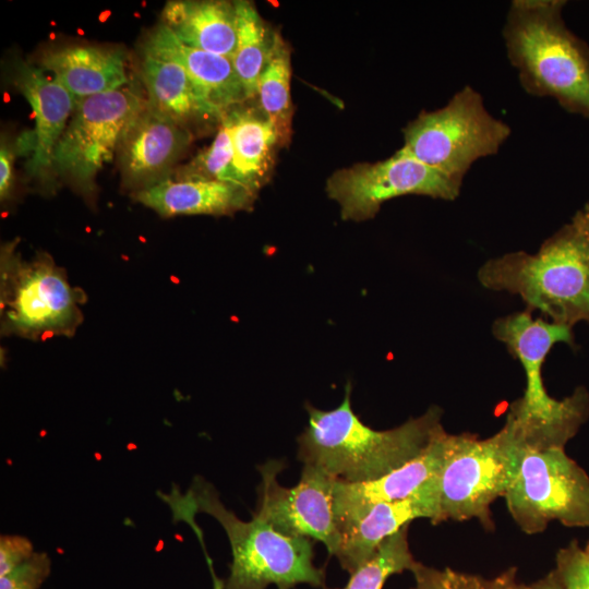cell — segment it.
Wrapping results in <instances>:
<instances>
[{"label":"cell","instance_id":"cell-1","mask_svg":"<svg viewBox=\"0 0 589 589\" xmlns=\"http://www.w3.org/2000/svg\"><path fill=\"white\" fill-rule=\"evenodd\" d=\"M350 394L348 382L335 409L305 404L308 425L298 436V458L303 465L316 466L346 482L375 480L419 456L446 432L437 406L399 426L374 430L352 411Z\"/></svg>","mask_w":589,"mask_h":589},{"label":"cell","instance_id":"cell-2","mask_svg":"<svg viewBox=\"0 0 589 589\" xmlns=\"http://www.w3.org/2000/svg\"><path fill=\"white\" fill-rule=\"evenodd\" d=\"M157 494L169 507L172 518L207 514L223 527L232 556L225 589L325 586V569L313 562L312 539L286 536L253 515L251 520L240 519L224 505L215 486L205 479L195 477L185 492L173 484L170 492Z\"/></svg>","mask_w":589,"mask_h":589},{"label":"cell","instance_id":"cell-3","mask_svg":"<svg viewBox=\"0 0 589 589\" xmlns=\"http://www.w3.org/2000/svg\"><path fill=\"white\" fill-rule=\"evenodd\" d=\"M489 290L519 296L529 311L574 327L589 324V223L584 207L532 254L524 251L488 260L478 271Z\"/></svg>","mask_w":589,"mask_h":589},{"label":"cell","instance_id":"cell-4","mask_svg":"<svg viewBox=\"0 0 589 589\" xmlns=\"http://www.w3.org/2000/svg\"><path fill=\"white\" fill-rule=\"evenodd\" d=\"M563 0H514L502 31L526 93L589 119V45L563 19Z\"/></svg>","mask_w":589,"mask_h":589},{"label":"cell","instance_id":"cell-5","mask_svg":"<svg viewBox=\"0 0 589 589\" xmlns=\"http://www.w3.org/2000/svg\"><path fill=\"white\" fill-rule=\"evenodd\" d=\"M492 333L519 361L526 376L524 395L512 404L505 422L525 446L565 448L589 418V393L580 386L563 399L551 397L542 368L555 344L574 347L573 327L521 311L495 320Z\"/></svg>","mask_w":589,"mask_h":589},{"label":"cell","instance_id":"cell-6","mask_svg":"<svg viewBox=\"0 0 589 589\" xmlns=\"http://www.w3.org/2000/svg\"><path fill=\"white\" fill-rule=\"evenodd\" d=\"M402 133L405 153L452 179L464 181L476 161L498 153L512 130L488 110L480 92L465 85L445 106L421 111Z\"/></svg>","mask_w":589,"mask_h":589},{"label":"cell","instance_id":"cell-7","mask_svg":"<svg viewBox=\"0 0 589 589\" xmlns=\"http://www.w3.org/2000/svg\"><path fill=\"white\" fill-rule=\"evenodd\" d=\"M0 262L2 334L32 340L75 334L83 321L84 292L71 286L49 254L24 261L10 242L2 247Z\"/></svg>","mask_w":589,"mask_h":589},{"label":"cell","instance_id":"cell-8","mask_svg":"<svg viewBox=\"0 0 589 589\" xmlns=\"http://www.w3.org/2000/svg\"><path fill=\"white\" fill-rule=\"evenodd\" d=\"M524 444L505 422L488 438L473 434H448L437 476L438 522L479 519L492 525L491 505L506 494L517 471Z\"/></svg>","mask_w":589,"mask_h":589},{"label":"cell","instance_id":"cell-9","mask_svg":"<svg viewBox=\"0 0 589 589\" xmlns=\"http://www.w3.org/2000/svg\"><path fill=\"white\" fill-rule=\"evenodd\" d=\"M504 498L527 534L544 531L554 520L566 527H589V476L565 448L524 445Z\"/></svg>","mask_w":589,"mask_h":589},{"label":"cell","instance_id":"cell-10","mask_svg":"<svg viewBox=\"0 0 589 589\" xmlns=\"http://www.w3.org/2000/svg\"><path fill=\"white\" fill-rule=\"evenodd\" d=\"M145 100L131 86L77 99L53 155V168L81 192L92 193L96 175L118 152L123 133Z\"/></svg>","mask_w":589,"mask_h":589},{"label":"cell","instance_id":"cell-11","mask_svg":"<svg viewBox=\"0 0 589 589\" xmlns=\"http://www.w3.org/2000/svg\"><path fill=\"white\" fill-rule=\"evenodd\" d=\"M461 187L462 181L423 165L400 148L384 160L335 171L327 179L326 191L339 204L344 220L362 221L373 218L388 200L416 194L454 201Z\"/></svg>","mask_w":589,"mask_h":589},{"label":"cell","instance_id":"cell-12","mask_svg":"<svg viewBox=\"0 0 589 589\" xmlns=\"http://www.w3.org/2000/svg\"><path fill=\"white\" fill-rule=\"evenodd\" d=\"M284 468L280 460L257 467L262 481L253 516L286 536L321 541L334 556L340 542L334 514L337 479L316 466L303 465L299 482L286 488L277 480Z\"/></svg>","mask_w":589,"mask_h":589},{"label":"cell","instance_id":"cell-13","mask_svg":"<svg viewBox=\"0 0 589 589\" xmlns=\"http://www.w3.org/2000/svg\"><path fill=\"white\" fill-rule=\"evenodd\" d=\"M13 83L32 106L35 116L34 131L17 144L29 152L27 173L49 187L56 175L55 149L77 99L52 75L25 61L14 65Z\"/></svg>","mask_w":589,"mask_h":589},{"label":"cell","instance_id":"cell-14","mask_svg":"<svg viewBox=\"0 0 589 589\" xmlns=\"http://www.w3.org/2000/svg\"><path fill=\"white\" fill-rule=\"evenodd\" d=\"M191 140L190 130L157 116L145 100L127 127L117 152L125 185L140 191L168 178Z\"/></svg>","mask_w":589,"mask_h":589},{"label":"cell","instance_id":"cell-15","mask_svg":"<svg viewBox=\"0 0 589 589\" xmlns=\"http://www.w3.org/2000/svg\"><path fill=\"white\" fill-rule=\"evenodd\" d=\"M438 476V474H437ZM437 476L426 481L411 496L378 503L339 530L340 542L336 554L342 569L349 574L365 563L388 537L418 518L438 524L440 490Z\"/></svg>","mask_w":589,"mask_h":589},{"label":"cell","instance_id":"cell-16","mask_svg":"<svg viewBox=\"0 0 589 589\" xmlns=\"http://www.w3.org/2000/svg\"><path fill=\"white\" fill-rule=\"evenodd\" d=\"M447 432L435 438L419 456L393 471L370 481L336 480L334 514L338 530L378 503L405 500L438 474Z\"/></svg>","mask_w":589,"mask_h":589},{"label":"cell","instance_id":"cell-17","mask_svg":"<svg viewBox=\"0 0 589 589\" xmlns=\"http://www.w3.org/2000/svg\"><path fill=\"white\" fill-rule=\"evenodd\" d=\"M143 52L181 65L201 95L223 113L247 99L231 59L183 44L161 23L145 40Z\"/></svg>","mask_w":589,"mask_h":589},{"label":"cell","instance_id":"cell-18","mask_svg":"<svg viewBox=\"0 0 589 589\" xmlns=\"http://www.w3.org/2000/svg\"><path fill=\"white\" fill-rule=\"evenodd\" d=\"M257 194L231 183L187 178H166L136 191L134 199L160 216L232 215L249 211Z\"/></svg>","mask_w":589,"mask_h":589},{"label":"cell","instance_id":"cell-19","mask_svg":"<svg viewBox=\"0 0 589 589\" xmlns=\"http://www.w3.org/2000/svg\"><path fill=\"white\" fill-rule=\"evenodd\" d=\"M38 67L76 99L116 91L128 83L124 55L112 48L74 45L44 50Z\"/></svg>","mask_w":589,"mask_h":589},{"label":"cell","instance_id":"cell-20","mask_svg":"<svg viewBox=\"0 0 589 589\" xmlns=\"http://www.w3.org/2000/svg\"><path fill=\"white\" fill-rule=\"evenodd\" d=\"M141 77L147 95L146 106L184 129L221 121L225 115L201 95L185 70L175 62L144 55Z\"/></svg>","mask_w":589,"mask_h":589},{"label":"cell","instance_id":"cell-21","mask_svg":"<svg viewBox=\"0 0 589 589\" xmlns=\"http://www.w3.org/2000/svg\"><path fill=\"white\" fill-rule=\"evenodd\" d=\"M161 21L183 44L232 58L237 44L233 2L168 1L161 11Z\"/></svg>","mask_w":589,"mask_h":589},{"label":"cell","instance_id":"cell-22","mask_svg":"<svg viewBox=\"0 0 589 589\" xmlns=\"http://www.w3.org/2000/svg\"><path fill=\"white\" fill-rule=\"evenodd\" d=\"M226 121L233 149V166L240 183L257 194L268 180L274 152L279 144L277 132L262 112L227 111Z\"/></svg>","mask_w":589,"mask_h":589},{"label":"cell","instance_id":"cell-23","mask_svg":"<svg viewBox=\"0 0 589 589\" xmlns=\"http://www.w3.org/2000/svg\"><path fill=\"white\" fill-rule=\"evenodd\" d=\"M233 3L237 44L231 61L249 99L257 94V83L271 57L276 32H269L252 2Z\"/></svg>","mask_w":589,"mask_h":589},{"label":"cell","instance_id":"cell-24","mask_svg":"<svg viewBox=\"0 0 589 589\" xmlns=\"http://www.w3.org/2000/svg\"><path fill=\"white\" fill-rule=\"evenodd\" d=\"M290 77V49L276 32L271 57L257 83L256 96L263 113L277 132L280 145H286L292 133Z\"/></svg>","mask_w":589,"mask_h":589},{"label":"cell","instance_id":"cell-25","mask_svg":"<svg viewBox=\"0 0 589 589\" xmlns=\"http://www.w3.org/2000/svg\"><path fill=\"white\" fill-rule=\"evenodd\" d=\"M409 525L385 539L375 553L354 572L344 588L336 589H383L388 577L412 570L417 561L409 548Z\"/></svg>","mask_w":589,"mask_h":589},{"label":"cell","instance_id":"cell-26","mask_svg":"<svg viewBox=\"0 0 589 589\" xmlns=\"http://www.w3.org/2000/svg\"><path fill=\"white\" fill-rule=\"evenodd\" d=\"M178 178L214 180L243 187L233 166L231 137L224 119L211 145L185 165Z\"/></svg>","mask_w":589,"mask_h":589},{"label":"cell","instance_id":"cell-27","mask_svg":"<svg viewBox=\"0 0 589 589\" xmlns=\"http://www.w3.org/2000/svg\"><path fill=\"white\" fill-rule=\"evenodd\" d=\"M520 589H589V554L572 541L557 552L555 568L549 575Z\"/></svg>","mask_w":589,"mask_h":589},{"label":"cell","instance_id":"cell-28","mask_svg":"<svg viewBox=\"0 0 589 589\" xmlns=\"http://www.w3.org/2000/svg\"><path fill=\"white\" fill-rule=\"evenodd\" d=\"M51 570L46 552H36L22 565L0 576V589H39Z\"/></svg>","mask_w":589,"mask_h":589},{"label":"cell","instance_id":"cell-29","mask_svg":"<svg viewBox=\"0 0 589 589\" xmlns=\"http://www.w3.org/2000/svg\"><path fill=\"white\" fill-rule=\"evenodd\" d=\"M514 581V569L492 579L450 568L443 570V589H507Z\"/></svg>","mask_w":589,"mask_h":589},{"label":"cell","instance_id":"cell-30","mask_svg":"<svg viewBox=\"0 0 589 589\" xmlns=\"http://www.w3.org/2000/svg\"><path fill=\"white\" fill-rule=\"evenodd\" d=\"M34 553V545L28 538L20 534H2L0 537V576L22 565Z\"/></svg>","mask_w":589,"mask_h":589},{"label":"cell","instance_id":"cell-31","mask_svg":"<svg viewBox=\"0 0 589 589\" xmlns=\"http://www.w3.org/2000/svg\"><path fill=\"white\" fill-rule=\"evenodd\" d=\"M16 151L5 141L0 145V199L5 202L12 195L14 188V156Z\"/></svg>","mask_w":589,"mask_h":589},{"label":"cell","instance_id":"cell-32","mask_svg":"<svg viewBox=\"0 0 589 589\" xmlns=\"http://www.w3.org/2000/svg\"><path fill=\"white\" fill-rule=\"evenodd\" d=\"M411 572L414 577L412 589H443V570L417 562Z\"/></svg>","mask_w":589,"mask_h":589},{"label":"cell","instance_id":"cell-33","mask_svg":"<svg viewBox=\"0 0 589 589\" xmlns=\"http://www.w3.org/2000/svg\"><path fill=\"white\" fill-rule=\"evenodd\" d=\"M204 553H205V558H206V562H207V565H208V568H209V572L212 574V579H213V589H225V580L224 579H220L214 572V567H213V562L211 560V557L208 556L207 552H206V548H205V543H202L201 544Z\"/></svg>","mask_w":589,"mask_h":589},{"label":"cell","instance_id":"cell-34","mask_svg":"<svg viewBox=\"0 0 589 589\" xmlns=\"http://www.w3.org/2000/svg\"><path fill=\"white\" fill-rule=\"evenodd\" d=\"M584 209L586 212V215H587V218H588V223H589V203L585 204L584 206Z\"/></svg>","mask_w":589,"mask_h":589},{"label":"cell","instance_id":"cell-35","mask_svg":"<svg viewBox=\"0 0 589 589\" xmlns=\"http://www.w3.org/2000/svg\"><path fill=\"white\" fill-rule=\"evenodd\" d=\"M507 589H520V586L514 581Z\"/></svg>","mask_w":589,"mask_h":589},{"label":"cell","instance_id":"cell-36","mask_svg":"<svg viewBox=\"0 0 589 589\" xmlns=\"http://www.w3.org/2000/svg\"><path fill=\"white\" fill-rule=\"evenodd\" d=\"M585 551L589 554V541H588V543H587V545L585 548Z\"/></svg>","mask_w":589,"mask_h":589}]
</instances>
